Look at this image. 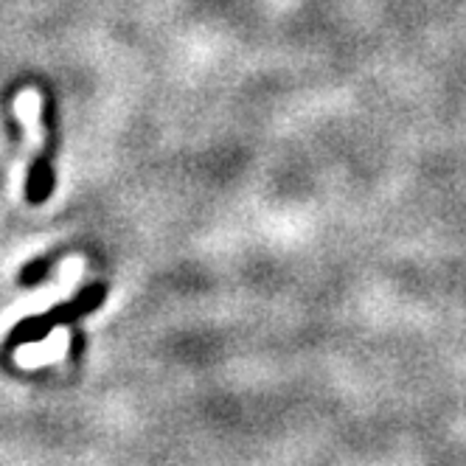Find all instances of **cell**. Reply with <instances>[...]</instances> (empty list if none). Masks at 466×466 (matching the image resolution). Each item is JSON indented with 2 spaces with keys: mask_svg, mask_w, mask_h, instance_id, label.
I'll return each mask as SVG.
<instances>
[{
  "mask_svg": "<svg viewBox=\"0 0 466 466\" xmlns=\"http://www.w3.org/2000/svg\"><path fill=\"white\" fill-rule=\"evenodd\" d=\"M105 295H107V287L102 284H93L87 289H82L74 301L68 304H62V307H54L51 312L40 315V318H25L20 320L15 329H12V335L4 346V354H12V349L17 346H25V343H37V340H46L51 335V329L54 326H62V323H74L76 318L93 312L98 304L105 301Z\"/></svg>",
  "mask_w": 466,
  "mask_h": 466,
  "instance_id": "cell-1",
  "label": "cell"
},
{
  "mask_svg": "<svg viewBox=\"0 0 466 466\" xmlns=\"http://www.w3.org/2000/svg\"><path fill=\"white\" fill-rule=\"evenodd\" d=\"M51 261H54V256L51 258H43V261H31L28 268L20 273V284H37V281H43L48 276Z\"/></svg>",
  "mask_w": 466,
  "mask_h": 466,
  "instance_id": "cell-2",
  "label": "cell"
}]
</instances>
